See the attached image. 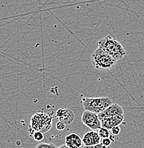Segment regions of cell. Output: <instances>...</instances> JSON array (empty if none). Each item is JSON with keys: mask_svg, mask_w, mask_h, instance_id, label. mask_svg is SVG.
Here are the masks:
<instances>
[{"mask_svg": "<svg viewBox=\"0 0 144 148\" xmlns=\"http://www.w3.org/2000/svg\"><path fill=\"white\" fill-rule=\"evenodd\" d=\"M97 46L112 56L115 60L121 59L126 54V51L113 35H108L97 41Z\"/></svg>", "mask_w": 144, "mask_h": 148, "instance_id": "1", "label": "cell"}, {"mask_svg": "<svg viewBox=\"0 0 144 148\" xmlns=\"http://www.w3.org/2000/svg\"><path fill=\"white\" fill-rule=\"evenodd\" d=\"M91 61L97 70L109 71L115 66L118 61L103 49L97 47L91 53Z\"/></svg>", "mask_w": 144, "mask_h": 148, "instance_id": "2", "label": "cell"}, {"mask_svg": "<svg viewBox=\"0 0 144 148\" xmlns=\"http://www.w3.org/2000/svg\"><path fill=\"white\" fill-rule=\"evenodd\" d=\"M52 112H38L32 115L28 129L31 136L35 131H41L44 133L48 132L52 126Z\"/></svg>", "mask_w": 144, "mask_h": 148, "instance_id": "3", "label": "cell"}, {"mask_svg": "<svg viewBox=\"0 0 144 148\" xmlns=\"http://www.w3.org/2000/svg\"><path fill=\"white\" fill-rule=\"evenodd\" d=\"M81 103L85 110H89L97 114L103 112L113 103L112 100L107 97H100V98L83 97L81 99Z\"/></svg>", "mask_w": 144, "mask_h": 148, "instance_id": "4", "label": "cell"}, {"mask_svg": "<svg viewBox=\"0 0 144 148\" xmlns=\"http://www.w3.org/2000/svg\"><path fill=\"white\" fill-rule=\"evenodd\" d=\"M81 120L87 127L91 130H98L102 127L101 120L95 112L85 110L81 117Z\"/></svg>", "mask_w": 144, "mask_h": 148, "instance_id": "5", "label": "cell"}, {"mask_svg": "<svg viewBox=\"0 0 144 148\" xmlns=\"http://www.w3.org/2000/svg\"><path fill=\"white\" fill-rule=\"evenodd\" d=\"M83 141L85 147H94L96 145L101 143L102 138L99 135L97 130H91L83 136Z\"/></svg>", "mask_w": 144, "mask_h": 148, "instance_id": "6", "label": "cell"}, {"mask_svg": "<svg viewBox=\"0 0 144 148\" xmlns=\"http://www.w3.org/2000/svg\"><path fill=\"white\" fill-rule=\"evenodd\" d=\"M124 114V111H123V108L118 105V103H113L111 106H110L108 108L103 110V112H100L98 115L100 120H102L103 118H106V117H111L115 116V115H123Z\"/></svg>", "mask_w": 144, "mask_h": 148, "instance_id": "7", "label": "cell"}, {"mask_svg": "<svg viewBox=\"0 0 144 148\" xmlns=\"http://www.w3.org/2000/svg\"><path fill=\"white\" fill-rule=\"evenodd\" d=\"M56 117L60 121L68 125L73 122L75 119V114L70 109L60 108L56 111Z\"/></svg>", "mask_w": 144, "mask_h": 148, "instance_id": "8", "label": "cell"}, {"mask_svg": "<svg viewBox=\"0 0 144 148\" xmlns=\"http://www.w3.org/2000/svg\"><path fill=\"white\" fill-rule=\"evenodd\" d=\"M123 120H124V115H119L111 117H106L100 120H101L102 127L111 130L115 126L120 125L123 123Z\"/></svg>", "mask_w": 144, "mask_h": 148, "instance_id": "9", "label": "cell"}, {"mask_svg": "<svg viewBox=\"0 0 144 148\" xmlns=\"http://www.w3.org/2000/svg\"><path fill=\"white\" fill-rule=\"evenodd\" d=\"M65 143L70 148H80L84 145L83 137L75 132H72V133L67 135L65 137Z\"/></svg>", "mask_w": 144, "mask_h": 148, "instance_id": "10", "label": "cell"}, {"mask_svg": "<svg viewBox=\"0 0 144 148\" xmlns=\"http://www.w3.org/2000/svg\"><path fill=\"white\" fill-rule=\"evenodd\" d=\"M110 130L106 128V127H101L100 129H98V132L100 136L101 137V138H110V135H111V132H110Z\"/></svg>", "mask_w": 144, "mask_h": 148, "instance_id": "11", "label": "cell"}, {"mask_svg": "<svg viewBox=\"0 0 144 148\" xmlns=\"http://www.w3.org/2000/svg\"><path fill=\"white\" fill-rule=\"evenodd\" d=\"M32 138L38 142H40L44 139V132H41V131H35L33 134L32 135Z\"/></svg>", "mask_w": 144, "mask_h": 148, "instance_id": "12", "label": "cell"}, {"mask_svg": "<svg viewBox=\"0 0 144 148\" xmlns=\"http://www.w3.org/2000/svg\"><path fill=\"white\" fill-rule=\"evenodd\" d=\"M37 148L38 147H56V146L54 144H52V143H50V144H49V143H40V144H38V145L36 146Z\"/></svg>", "mask_w": 144, "mask_h": 148, "instance_id": "13", "label": "cell"}, {"mask_svg": "<svg viewBox=\"0 0 144 148\" xmlns=\"http://www.w3.org/2000/svg\"><path fill=\"white\" fill-rule=\"evenodd\" d=\"M65 127H66L65 123H64L62 121H60V120H59L58 123L56 124V128L58 129V130H63L65 128Z\"/></svg>", "mask_w": 144, "mask_h": 148, "instance_id": "14", "label": "cell"}, {"mask_svg": "<svg viewBox=\"0 0 144 148\" xmlns=\"http://www.w3.org/2000/svg\"><path fill=\"white\" fill-rule=\"evenodd\" d=\"M101 143H103V145H104L105 147H108V146H109L111 144V143H112V140L110 139V138H103V139H102Z\"/></svg>", "mask_w": 144, "mask_h": 148, "instance_id": "15", "label": "cell"}, {"mask_svg": "<svg viewBox=\"0 0 144 148\" xmlns=\"http://www.w3.org/2000/svg\"><path fill=\"white\" fill-rule=\"evenodd\" d=\"M111 131H112V133L113 134V135H118V134L120 132V127L119 125L115 126V127H113L112 129H111Z\"/></svg>", "mask_w": 144, "mask_h": 148, "instance_id": "16", "label": "cell"}, {"mask_svg": "<svg viewBox=\"0 0 144 148\" xmlns=\"http://www.w3.org/2000/svg\"><path fill=\"white\" fill-rule=\"evenodd\" d=\"M68 147L67 146V145H60V146H59L58 147Z\"/></svg>", "mask_w": 144, "mask_h": 148, "instance_id": "17", "label": "cell"}]
</instances>
